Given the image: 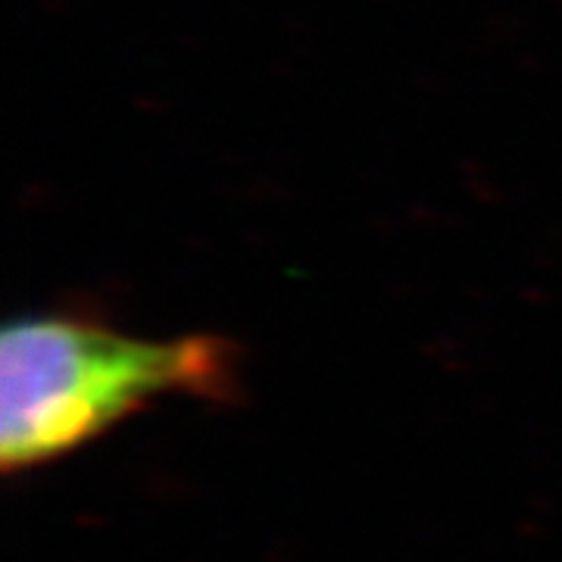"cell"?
<instances>
[{
	"label": "cell",
	"mask_w": 562,
	"mask_h": 562,
	"mask_svg": "<svg viewBox=\"0 0 562 562\" xmlns=\"http://www.w3.org/2000/svg\"><path fill=\"white\" fill-rule=\"evenodd\" d=\"M238 394V350L220 335L150 341L76 316L13 319L0 338L3 472L69 457L160 397Z\"/></svg>",
	"instance_id": "cell-1"
}]
</instances>
